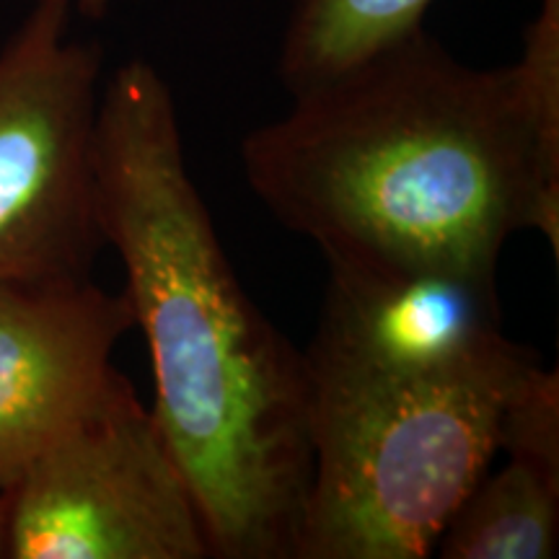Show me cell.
Listing matches in <instances>:
<instances>
[{
	"label": "cell",
	"instance_id": "obj_10",
	"mask_svg": "<svg viewBox=\"0 0 559 559\" xmlns=\"http://www.w3.org/2000/svg\"><path fill=\"white\" fill-rule=\"evenodd\" d=\"M498 451L559 474V376L555 368H544L536 360L510 391L498 425Z\"/></svg>",
	"mask_w": 559,
	"mask_h": 559
},
{
	"label": "cell",
	"instance_id": "obj_9",
	"mask_svg": "<svg viewBox=\"0 0 559 559\" xmlns=\"http://www.w3.org/2000/svg\"><path fill=\"white\" fill-rule=\"evenodd\" d=\"M432 0H296L277 75L290 96L340 75L423 26Z\"/></svg>",
	"mask_w": 559,
	"mask_h": 559
},
{
	"label": "cell",
	"instance_id": "obj_1",
	"mask_svg": "<svg viewBox=\"0 0 559 559\" xmlns=\"http://www.w3.org/2000/svg\"><path fill=\"white\" fill-rule=\"evenodd\" d=\"M251 192L330 270L495 277L519 230L559 254V21L472 68L425 26L293 96L241 143Z\"/></svg>",
	"mask_w": 559,
	"mask_h": 559
},
{
	"label": "cell",
	"instance_id": "obj_5",
	"mask_svg": "<svg viewBox=\"0 0 559 559\" xmlns=\"http://www.w3.org/2000/svg\"><path fill=\"white\" fill-rule=\"evenodd\" d=\"M5 508L9 559L213 557L190 481L124 376L26 466Z\"/></svg>",
	"mask_w": 559,
	"mask_h": 559
},
{
	"label": "cell",
	"instance_id": "obj_2",
	"mask_svg": "<svg viewBox=\"0 0 559 559\" xmlns=\"http://www.w3.org/2000/svg\"><path fill=\"white\" fill-rule=\"evenodd\" d=\"M91 156L104 243L124 264L151 353V409L213 557L296 559L311 481L304 353L230 267L151 62L128 60L102 88Z\"/></svg>",
	"mask_w": 559,
	"mask_h": 559
},
{
	"label": "cell",
	"instance_id": "obj_12",
	"mask_svg": "<svg viewBox=\"0 0 559 559\" xmlns=\"http://www.w3.org/2000/svg\"><path fill=\"white\" fill-rule=\"evenodd\" d=\"M0 559H9V508H5L3 489H0Z\"/></svg>",
	"mask_w": 559,
	"mask_h": 559
},
{
	"label": "cell",
	"instance_id": "obj_11",
	"mask_svg": "<svg viewBox=\"0 0 559 559\" xmlns=\"http://www.w3.org/2000/svg\"><path fill=\"white\" fill-rule=\"evenodd\" d=\"M70 11H79L86 19H102L109 11L111 0H60Z\"/></svg>",
	"mask_w": 559,
	"mask_h": 559
},
{
	"label": "cell",
	"instance_id": "obj_6",
	"mask_svg": "<svg viewBox=\"0 0 559 559\" xmlns=\"http://www.w3.org/2000/svg\"><path fill=\"white\" fill-rule=\"evenodd\" d=\"M132 326L128 296H111L91 277L0 283L3 492L120 383L111 355Z\"/></svg>",
	"mask_w": 559,
	"mask_h": 559
},
{
	"label": "cell",
	"instance_id": "obj_4",
	"mask_svg": "<svg viewBox=\"0 0 559 559\" xmlns=\"http://www.w3.org/2000/svg\"><path fill=\"white\" fill-rule=\"evenodd\" d=\"M37 0L0 50V283L91 277L107 247L94 181L102 50Z\"/></svg>",
	"mask_w": 559,
	"mask_h": 559
},
{
	"label": "cell",
	"instance_id": "obj_8",
	"mask_svg": "<svg viewBox=\"0 0 559 559\" xmlns=\"http://www.w3.org/2000/svg\"><path fill=\"white\" fill-rule=\"evenodd\" d=\"M559 547V474L510 459L485 474L436 544L443 559H551Z\"/></svg>",
	"mask_w": 559,
	"mask_h": 559
},
{
	"label": "cell",
	"instance_id": "obj_3",
	"mask_svg": "<svg viewBox=\"0 0 559 559\" xmlns=\"http://www.w3.org/2000/svg\"><path fill=\"white\" fill-rule=\"evenodd\" d=\"M539 360L506 340L449 373H389L311 340V481L296 559H423L498 453L510 391Z\"/></svg>",
	"mask_w": 559,
	"mask_h": 559
},
{
	"label": "cell",
	"instance_id": "obj_7",
	"mask_svg": "<svg viewBox=\"0 0 559 559\" xmlns=\"http://www.w3.org/2000/svg\"><path fill=\"white\" fill-rule=\"evenodd\" d=\"M495 277L456 272L366 275L330 270L313 342L389 373H449L495 353Z\"/></svg>",
	"mask_w": 559,
	"mask_h": 559
}]
</instances>
